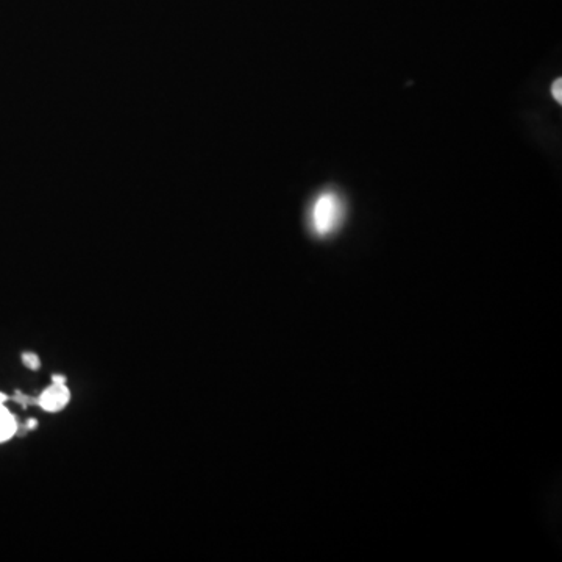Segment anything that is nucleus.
Returning a JSON list of instances; mask_svg holds the SVG:
<instances>
[{"label":"nucleus","mask_w":562,"mask_h":562,"mask_svg":"<svg viewBox=\"0 0 562 562\" xmlns=\"http://www.w3.org/2000/svg\"><path fill=\"white\" fill-rule=\"evenodd\" d=\"M345 218V202L336 191H324L312 200L308 210V227L317 238H326L339 230Z\"/></svg>","instance_id":"nucleus-1"},{"label":"nucleus","mask_w":562,"mask_h":562,"mask_svg":"<svg viewBox=\"0 0 562 562\" xmlns=\"http://www.w3.org/2000/svg\"><path fill=\"white\" fill-rule=\"evenodd\" d=\"M70 400V392L68 389L66 384H56L52 383V386L45 389L41 397L38 398V404L44 411H49V413H56V411H61Z\"/></svg>","instance_id":"nucleus-2"},{"label":"nucleus","mask_w":562,"mask_h":562,"mask_svg":"<svg viewBox=\"0 0 562 562\" xmlns=\"http://www.w3.org/2000/svg\"><path fill=\"white\" fill-rule=\"evenodd\" d=\"M5 394L0 392V442L8 441L10 437L16 434L17 431V420L16 417L13 416L8 409L3 407V403L6 402Z\"/></svg>","instance_id":"nucleus-3"},{"label":"nucleus","mask_w":562,"mask_h":562,"mask_svg":"<svg viewBox=\"0 0 562 562\" xmlns=\"http://www.w3.org/2000/svg\"><path fill=\"white\" fill-rule=\"evenodd\" d=\"M22 361L31 370H36L39 365H41V361H39V358L35 355V353H24Z\"/></svg>","instance_id":"nucleus-4"},{"label":"nucleus","mask_w":562,"mask_h":562,"mask_svg":"<svg viewBox=\"0 0 562 562\" xmlns=\"http://www.w3.org/2000/svg\"><path fill=\"white\" fill-rule=\"evenodd\" d=\"M561 78H558L556 82L553 83V88H552V93H553V97L554 99H556L558 102H561L562 100V96H561Z\"/></svg>","instance_id":"nucleus-5"},{"label":"nucleus","mask_w":562,"mask_h":562,"mask_svg":"<svg viewBox=\"0 0 562 562\" xmlns=\"http://www.w3.org/2000/svg\"><path fill=\"white\" fill-rule=\"evenodd\" d=\"M52 381L56 383V384H66V377H63V375H54V377H52Z\"/></svg>","instance_id":"nucleus-6"},{"label":"nucleus","mask_w":562,"mask_h":562,"mask_svg":"<svg viewBox=\"0 0 562 562\" xmlns=\"http://www.w3.org/2000/svg\"><path fill=\"white\" fill-rule=\"evenodd\" d=\"M33 427H36V420L31 419L27 422V428H33Z\"/></svg>","instance_id":"nucleus-7"}]
</instances>
